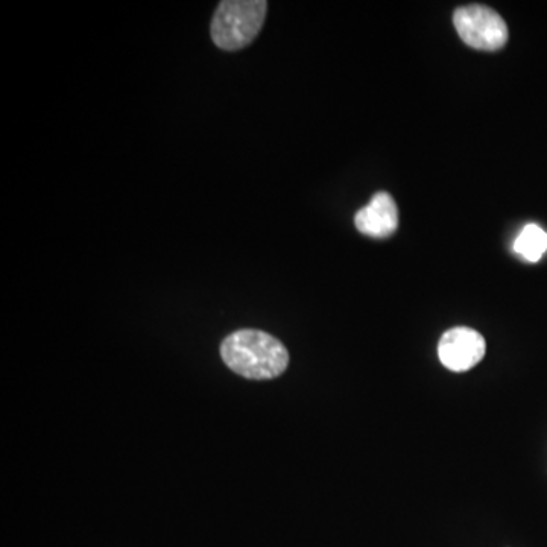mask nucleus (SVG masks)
<instances>
[{
	"instance_id": "39448f33",
	"label": "nucleus",
	"mask_w": 547,
	"mask_h": 547,
	"mask_svg": "<svg viewBox=\"0 0 547 547\" xmlns=\"http://www.w3.org/2000/svg\"><path fill=\"white\" fill-rule=\"evenodd\" d=\"M358 231L374 239L393 236L399 228V207L388 192H377L355 216Z\"/></svg>"
},
{
	"instance_id": "f03ea898",
	"label": "nucleus",
	"mask_w": 547,
	"mask_h": 547,
	"mask_svg": "<svg viewBox=\"0 0 547 547\" xmlns=\"http://www.w3.org/2000/svg\"><path fill=\"white\" fill-rule=\"evenodd\" d=\"M265 0H224L212 19V40L222 51L247 48L265 23Z\"/></svg>"
},
{
	"instance_id": "20e7f679",
	"label": "nucleus",
	"mask_w": 547,
	"mask_h": 547,
	"mask_svg": "<svg viewBox=\"0 0 547 547\" xmlns=\"http://www.w3.org/2000/svg\"><path fill=\"white\" fill-rule=\"evenodd\" d=\"M487 344L484 336L470 327H455L441 336L438 356L447 370L464 373L484 359Z\"/></svg>"
},
{
	"instance_id": "7ed1b4c3",
	"label": "nucleus",
	"mask_w": 547,
	"mask_h": 547,
	"mask_svg": "<svg viewBox=\"0 0 547 547\" xmlns=\"http://www.w3.org/2000/svg\"><path fill=\"white\" fill-rule=\"evenodd\" d=\"M453 25L462 42L478 51H499L510 37L502 16L485 5L458 8L453 14Z\"/></svg>"
},
{
	"instance_id": "f257e3e1",
	"label": "nucleus",
	"mask_w": 547,
	"mask_h": 547,
	"mask_svg": "<svg viewBox=\"0 0 547 547\" xmlns=\"http://www.w3.org/2000/svg\"><path fill=\"white\" fill-rule=\"evenodd\" d=\"M221 356L231 371L251 380L276 379L289 365L288 348L283 342L253 329L227 336L221 344Z\"/></svg>"
},
{
	"instance_id": "423d86ee",
	"label": "nucleus",
	"mask_w": 547,
	"mask_h": 547,
	"mask_svg": "<svg viewBox=\"0 0 547 547\" xmlns=\"http://www.w3.org/2000/svg\"><path fill=\"white\" fill-rule=\"evenodd\" d=\"M514 251L526 262H540L547 251V231L537 224L525 225L514 242Z\"/></svg>"
}]
</instances>
